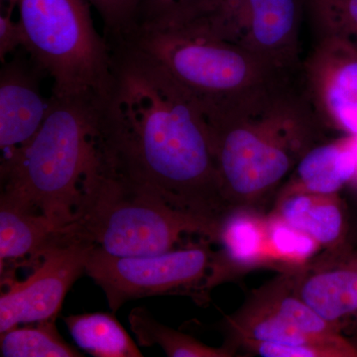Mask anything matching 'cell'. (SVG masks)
Segmentation results:
<instances>
[{"label": "cell", "instance_id": "cell-15", "mask_svg": "<svg viewBox=\"0 0 357 357\" xmlns=\"http://www.w3.org/2000/svg\"><path fill=\"white\" fill-rule=\"evenodd\" d=\"M301 297L325 321H337L357 311V271L316 275L303 286Z\"/></svg>", "mask_w": 357, "mask_h": 357}, {"label": "cell", "instance_id": "cell-14", "mask_svg": "<svg viewBox=\"0 0 357 357\" xmlns=\"http://www.w3.org/2000/svg\"><path fill=\"white\" fill-rule=\"evenodd\" d=\"M114 312L70 314L64 319L76 344L96 357H141L139 349Z\"/></svg>", "mask_w": 357, "mask_h": 357}, {"label": "cell", "instance_id": "cell-1", "mask_svg": "<svg viewBox=\"0 0 357 357\" xmlns=\"http://www.w3.org/2000/svg\"><path fill=\"white\" fill-rule=\"evenodd\" d=\"M105 98L115 170L178 210L215 220L222 201L210 124L199 103L151 60L121 45Z\"/></svg>", "mask_w": 357, "mask_h": 357}, {"label": "cell", "instance_id": "cell-5", "mask_svg": "<svg viewBox=\"0 0 357 357\" xmlns=\"http://www.w3.org/2000/svg\"><path fill=\"white\" fill-rule=\"evenodd\" d=\"M215 230L217 222L174 208L107 160L84 183L72 218L59 234L131 257L172 250L185 232Z\"/></svg>", "mask_w": 357, "mask_h": 357}, {"label": "cell", "instance_id": "cell-17", "mask_svg": "<svg viewBox=\"0 0 357 357\" xmlns=\"http://www.w3.org/2000/svg\"><path fill=\"white\" fill-rule=\"evenodd\" d=\"M56 319L38 321L31 326H20L0 335L3 357H79V354L61 337Z\"/></svg>", "mask_w": 357, "mask_h": 357}, {"label": "cell", "instance_id": "cell-3", "mask_svg": "<svg viewBox=\"0 0 357 357\" xmlns=\"http://www.w3.org/2000/svg\"><path fill=\"white\" fill-rule=\"evenodd\" d=\"M51 107L31 142L0 164L1 192L22 199L57 223L73 215L82 187L107 158L105 98L51 95Z\"/></svg>", "mask_w": 357, "mask_h": 357}, {"label": "cell", "instance_id": "cell-13", "mask_svg": "<svg viewBox=\"0 0 357 357\" xmlns=\"http://www.w3.org/2000/svg\"><path fill=\"white\" fill-rule=\"evenodd\" d=\"M354 137H347L312 147L298 162L297 176L301 184L312 194H335L356 178L357 162Z\"/></svg>", "mask_w": 357, "mask_h": 357}, {"label": "cell", "instance_id": "cell-16", "mask_svg": "<svg viewBox=\"0 0 357 357\" xmlns=\"http://www.w3.org/2000/svg\"><path fill=\"white\" fill-rule=\"evenodd\" d=\"M316 201L305 195H296L284 203L282 215L286 223L318 243H332L342 232V211L331 202Z\"/></svg>", "mask_w": 357, "mask_h": 357}, {"label": "cell", "instance_id": "cell-18", "mask_svg": "<svg viewBox=\"0 0 357 357\" xmlns=\"http://www.w3.org/2000/svg\"><path fill=\"white\" fill-rule=\"evenodd\" d=\"M131 331L142 347L158 345L172 357L222 356L215 351L199 344L192 338L162 325L144 307H135L128 317Z\"/></svg>", "mask_w": 357, "mask_h": 357}, {"label": "cell", "instance_id": "cell-4", "mask_svg": "<svg viewBox=\"0 0 357 357\" xmlns=\"http://www.w3.org/2000/svg\"><path fill=\"white\" fill-rule=\"evenodd\" d=\"M109 42L158 65L206 115L288 83L300 73L282 70L238 45L185 23H139Z\"/></svg>", "mask_w": 357, "mask_h": 357}, {"label": "cell", "instance_id": "cell-10", "mask_svg": "<svg viewBox=\"0 0 357 357\" xmlns=\"http://www.w3.org/2000/svg\"><path fill=\"white\" fill-rule=\"evenodd\" d=\"M300 82L324 128L357 136V46L349 40L318 35L302 63Z\"/></svg>", "mask_w": 357, "mask_h": 357}, {"label": "cell", "instance_id": "cell-12", "mask_svg": "<svg viewBox=\"0 0 357 357\" xmlns=\"http://www.w3.org/2000/svg\"><path fill=\"white\" fill-rule=\"evenodd\" d=\"M60 227L25 202L0 196V265H37Z\"/></svg>", "mask_w": 357, "mask_h": 357}, {"label": "cell", "instance_id": "cell-6", "mask_svg": "<svg viewBox=\"0 0 357 357\" xmlns=\"http://www.w3.org/2000/svg\"><path fill=\"white\" fill-rule=\"evenodd\" d=\"M17 7L28 55L52 81L51 95L105 98L114 52L93 24L88 0H1Z\"/></svg>", "mask_w": 357, "mask_h": 357}, {"label": "cell", "instance_id": "cell-21", "mask_svg": "<svg viewBox=\"0 0 357 357\" xmlns=\"http://www.w3.org/2000/svg\"><path fill=\"white\" fill-rule=\"evenodd\" d=\"M102 17L105 36L114 40L132 25L137 0H88Z\"/></svg>", "mask_w": 357, "mask_h": 357}, {"label": "cell", "instance_id": "cell-23", "mask_svg": "<svg viewBox=\"0 0 357 357\" xmlns=\"http://www.w3.org/2000/svg\"><path fill=\"white\" fill-rule=\"evenodd\" d=\"M276 314L292 324L301 332L314 338L319 337L328 330V321L321 318L303 301L287 298L282 301Z\"/></svg>", "mask_w": 357, "mask_h": 357}, {"label": "cell", "instance_id": "cell-2", "mask_svg": "<svg viewBox=\"0 0 357 357\" xmlns=\"http://www.w3.org/2000/svg\"><path fill=\"white\" fill-rule=\"evenodd\" d=\"M206 116L222 199L251 198L278 184L324 128L300 77Z\"/></svg>", "mask_w": 357, "mask_h": 357}, {"label": "cell", "instance_id": "cell-8", "mask_svg": "<svg viewBox=\"0 0 357 357\" xmlns=\"http://www.w3.org/2000/svg\"><path fill=\"white\" fill-rule=\"evenodd\" d=\"M303 6L304 0H213L204 24L213 36L299 73Z\"/></svg>", "mask_w": 357, "mask_h": 357}, {"label": "cell", "instance_id": "cell-11", "mask_svg": "<svg viewBox=\"0 0 357 357\" xmlns=\"http://www.w3.org/2000/svg\"><path fill=\"white\" fill-rule=\"evenodd\" d=\"M0 70V150L1 161L14 158L39 132L51 107L40 81L47 77L24 49L1 63Z\"/></svg>", "mask_w": 357, "mask_h": 357}, {"label": "cell", "instance_id": "cell-7", "mask_svg": "<svg viewBox=\"0 0 357 357\" xmlns=\"http://www.w3.org/2000/svg\"><path fill=\"white\" fill-rule=\"evenodd\" d=\"M211 261L206 245L131 257L112 255L95 246L86 274L102 289L115 314L128 301L184 292L203 280Z\"/></svg>", "mask_w": 357, "mask_h": 357}, {"label": "cell", "instance_id": "cell-26", "mask_svg": "<svg viewBox=\"0 0 357 357\" xmlns=\"http://www.w3.org/2000/svg\"><path fill=\"white\" fill-rule=\"evenodd\" d=\"M14 7L4 6L0 15V61L6 62L9 56L24 47V33L20 20H13Z\"/></svg>", "mask_w": 357, "mask_h": 357}, {"label": "cell", "instance_id": "cell-27", "mask_svg": "<svg viewBox=\"0 0 357 357\" xmlns=\"http://www.w3.org/2000/svg\"><path fill=\"white\" fill-rule=\"evenodd\" d=\"M258 352L265 357H314L321 351L311 344H287L278 342H259Z\"/></svg>", "mask_w": 357, "mask_h": 357}, {"label": "cell", "instance_id": "cell-22", "mask_svg": "<svg viewBox=\"0 0 357 357\" xmlns=\"http://www.w3.org/2000/svg\"><path fill=\"white\" fill-rule=\"evenodd\" d=\"M252 335L259 342L287 344H311L314 338L310 337L278 314L262 319L253 328Z\"/></svg>", "mask_w": 357, "mask_h": 357}, {"label": "cell", "instance_id": "cell-19", "mask_svg": "<svg viewBox=\"0 0 357 357\" xmlns=\"http://www.w3.org/2000/svg\"><path fill=\"white\" fill-rule=\"evenodd\" d=\"M318 35H333L357 46V0H304Z\"/></svg>", "mask_w": 357, "mask_h": 357}, {"label": "cell", "instance_id": "cell-24", "mask_svg": "<svg viewBox=\"0 0 357 357\" xmlns=\"http://www.w3.org/2000/svg\"><path fill=\"white\" fill-rule=\"evenodd\" d=\"M204 1L206 0H137L132 25L168 20Z\"/></svg>", "mask_w": 357, "mask_h": 357}, {"label": "cell", "instance_id": "cell-9", "mask_svg": "<svg viewBox=\"0 0 357 357\" xmlns=\"http://www.w3.org/2000/svg\"><path fill=\"white\" fill-rule=\"evenodd\" d=\"M95 244L58 234L25 280H2L0 335L21 324L56 319L75 282L86 274Z\"/></svg>", "mask_w": 357, "mask_h": 357}, {"label": "cell", "instance_id": "cell-20", "mask_svg": "<svg viewBox=\"0 0 357 357\" xmlns=\"http://www.w3.org/2000/svg\"><path fill=\"white\" fill-rule=\"evenodd\" d=\"M220 236L227 256L234 261H250L259 252L261 234L250 218L243 215L230 218L223 225Z\"/></svg>", "mask_w": 357, "mask_h": 357}, {"label": "cell", "instance_id": "cell-25", "mask_svg": "<svg viewBox=\"0 0 357 357\" xmlns=\"http://www.w3.org/2000/svg\"><path fill=\"white\" fill-rule=\"evenodd\" d=\"M275 249L284 255L306 257L314 252L316 241L288 223L275 225L271 232Z\"/></svg>", "mask_w": 357, "mask_h": 357}]
</instances>
